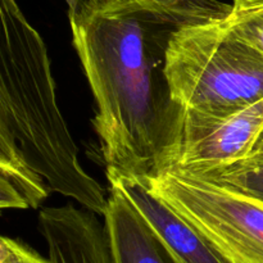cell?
<instances>
[{"mask_svg":"<svg viewBox=\"0 0 263 263\" xmlns=\"http://www.w3.org/2000/svg\"><path fill=\"white\" fill-rule=\"evenodd\" d=\"M230 10L221 0H113L69 22L107 172L145 180L174 164L184 113L167 80L168 46L184 28Z\"/></svg>","mask_w":263,"mask_h":263,"instance_id":"1","label":"cell"},{"mask_svg":"<svg viewBox=\"0 0 263 263\" xmlns=\"http://www.w3.org/2000/svg\"><path fill=\"white\" fill-rule=\"evenodd\" d=\"M0 182L21 190L45 181L104 216L108 197L80 163L43 37L15 0H0Z\"/></svg>","mask_w":263,"mask_h":263,"instance_id":"2","label":"cell"},{"mask_svg":"<svg viewBox=\"0 0 263 263\" xmlns=\"http://www.w3.org/2000/svg\"><path fill=\"white\" fill-rule=\"evenodd\" d=\"M166 74L174 102L193 117H228L263 100V54L226 18L177 32Z\"/></svg>","mask_w":263,"mask_h":263,"instance_id":"3","label":"cell"},{"mask_svg":"<svg viewBox=\"0 0 263 263\" xmlns=\"http://www.w3.org/2000/svg\"><path fill=\"white\" fill-rule=\"evenodd\" d=\"M141 181L226 263H263V200L174 168Z\"/></svg>","mask_w":263,"mask_h":263,"instance_id":"4","label":"cell"},{"mask_svg":"<svg viewBox=\"0 0 263 263\" xmlns=\"http://www.w3.org/2000/svg\"><path fill=\"white\" fill-rule=\"evenodd\" d=\"M263 133V100L222 118L184 115L179 151L170 168L197 177L249 158Z\"/></svg>","mask_w":263,"mask_h":263,"instance_id":"5","label":"cell"},{"mask_svg":"<svg viewBox=\"0 0 263 263\" xmlns=\"http://www.w3.org/2000/svg\"><path fill=\"white\" fill-rule=\"evenodd\" d=\"M109 187L123 195L174 263H226L205 239L168 205L157 199L141 180L107 172Z\"/></svg>","mask_w":263,"mask_h":263,"instance_id":"6","label":"cell"},{"mask_svg":"<svg viewBox=\"0 0 263 263\" xmlns=\"http://www.w3.org/2000/svg\"><path fill=\"white\" fill-rule=\"evenodd\" d=\"M39 230L54 263H117L104 223L72 204L43 208Z\"/></svg>","mask_w":263,"mask_h":263,"instance_id":"7","label":"cell"},{"mask_svg":"<svg viewBox=\"0 0 263 263\" xmlns=\"http://www.w3.org/2000/svg\"><path fill=\"white\" fill-rule=\"evenodd\" d=\"M103 217L117 263H174L133 205L113 187Z\"/></svg>","mask_w":263,"mask_h":263,"instance_id":"8","label":"cell"},{"mask_svg":"<svg viewBox=\"0 0 263 263\" xmlns=\"http://www.w3.org/2000/svg\"><path fill=\"white\" fill-rule=\"evenodd\" d=\"M200 179L263 200V158H248Z\"/></svg>","mask_w":263,"mask_h":263,"instance_id":"9","label":"cell"},{"mask_svg":"<svg viewBox=\"0 0 263 263\" xmlns=\"http://www.w3.org/2000/svg\"><path fill=\"white\" fill-rule=\"evenodd\" d=\"M229 27L263 54V0H233Z\"/></svg>","mask_w":263,"mask_h":263,"instance_id":"10","label":"cell"},{"mask_svg":"<svg viewBox=\"0 0 263 263\" xmlns=\"http://www.w3.org/2000/svg\"><path fill=\"white\" fill-rule=\"evenodd\" d=\"M0 263H54L28 247L23 241L2 236L0 239Z\"/></svg>","mask_w":263,"mask_h":263,"instance_id":"11","label":"cell"},{"mask_svg":"<svg viewBox=\"0 0 263 263\" xmlns=\"http://www.w3.org/2000/svg\"><path fill=\"white\" fill-rule=\"evenodd\" d=\"M113 0H66L68 4V17L69 22L80 20L89 14L90 12L99 9L104 5L109 4Z\"/></svg>","mask_w":263,"mask_h":263,"instance_id":"12","label":"cell"},{"mask_svg":"<svg viewBox=\"0 0 263 263\" xmlns=\"http://www.w3.org/2000/svg\"><path fill=\"white\" fill-rule=\"evenodd\" d=\"M249 158H263V133L261 134V136H259L256 145H254L253 152H252V154L249 156ZM244 161H246V159H244Z\"/></svg>","mask_w":263,"mask_h":263,"instance_id":"13","label":"cell"}]
</instances>
